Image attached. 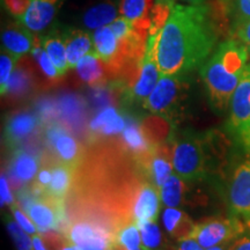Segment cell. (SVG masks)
<instances>
[{"label": "cell", "instance_id": "1", "mask_svg": "<svg viewBox=\"0 0 250 250\" xmlns=\"http://www.w3.org/2000/svg\"><path fill=\"white\" fill-rule=\"evenodd\" d=\"M217 39L208 5L174 4L156 45L160 73L188 74L202 66Z\"/></svg>", "mask_w": 250, "mask_h": 250}, {"label": "cell", "instance_id": "2", "mask_svg": "<svg viewBox=\"0 0 250 250\" xmlns=\"http://www.w3.org/2000/svg\"><path fill=\"white\" fill-rule=\"evenodd\" d=\"M173 167L186 183H199L226 173L232 158V139L217 130L171 134Z\"/></svg>", "mask_w": 250, "mask_h": 250}, {"label": "cell", "instance_id": "3", "mask_svg": "<svg viewBox=\"0 0 250 250\" xmlns=\"http://www.w3.org/2000/svg\"><path fill=\"white\" fill-rule=\"evenodd\" d=\"M248 46L236 39L220 43L201 67V77L214 111L224 112L247 68Z\"/></svg>", "mask_w": 250, "mask_h": 250}, {"label": "cell", "instance_id": "4", "mask_svg": "<svg viewBox=\"0 0 250 250\" xmlns=\"http://www.w3.org/2000/svg\"><path fill=\"white\" fill-rule=\"evenodd\" d=\"M189 88L190 81L187 74H161L155 88L143 105L151 114L171 123V121L181 118Z\"/></svg>", "mask_w": 250, "mask_h": 250}, {"label": "cell", "instance_id": "5", "mask_svg": "<svg viewBox=\"0 0 250 250\" xmlns=\"http://www.w3.org/2000/svg\"><path fill=\"white\" fill-rule=\"evenodd\" d=\"M226 133L237 152L250 153V65L243 74L229 103Z\"/></svg>", "mask_w": 250, "mask_h": 250}, {"label": "cell", "instance_id": "6", "mask_svg": "<svg viewBox=\"0 0 250 250\" xmlns=\"http://www.w3.org/2000/svg\"><path fill=\"white\" fill-rule=\"evenodd\" d=\"M227 169H229L226 170L228 210L230 215L250 224V153L237 152Z\"/></svg>", "mask_w": 250, "mask_h": 250}, {"label": "cell", "instance_id": "7", "mask_svg": "<svg viewBox=\"0 0 250 250\" xmlns=\"http://www.w3.org/2000/svg\"><path fill=\"white\" fill-rule=\"evenodd\" d=\"M245 232L246 226L241 219L230 215L227 218H208L195 224L190 236H192L203 249H208L224 243H230Z\"/></svg>", "mask_w": 250, "mask_h": 250}, {"label": "cell", "instance_id": "8", "mask_svg": "<svg viewBox=\"0 0 250 250\" xmlns=\"http://www.w3.org/2000/svg\"><path fill=\"white\" fill-rule=\"evenodd\" d=\"M160 33L156 35H148L146 51L140 62L137 76L126 89L125 98L130 103H143L151 95L153 89L160 79L161 73L159 70L158 58H156V45Z\"/></svg>", "mask_w": 250, "mask_h": 250}, {"label": "cell", "instance_id": "9", "mask_svg": "<svg viewBox=\"0 0 250 250\" xmlns=\"http://www.w3.org/2000/svg\"><path fill=\"white\" fill-rule=\"evenodd\" d=\"M24 212L35 224L39 233L57 230L62 234L68 224L64 199L36 196Z\"/></svg>", "mask_w": 250, "mask_h": 250}, {"label": "cell", "instance_id": "10", "mask_svg": "<svg viewBox=\"0 0 250 250\" xmlns=\"http://www.w3.org/2000/svg\"><path fill=\"white\" fill-rule=\"evenodd\" d=\"M44 142L54 161L64 162L74 168L79 167L83 159L81 146L64 125L50 122L44 130Z\"/></svg>", "mask_w": 250, "mask_h": 250}, {"label": "cell", "instance_id": "11", "mask_svg": "<svg viewBox=\"0 0 250 250\" xmlns=\"http://www.w3.org/2000/svg\"><path fill=\"white\" fill-rule=\"evenodd\" d=\"M160 199L158 188L149 181L146 180L133 184L132 189L130 190L129 205L137 225L145 221H155L158 219Z\"/></svg>", "mask_w": 250, "mask_h": 250}, {"label": "cell", "instance_id": "12", "mask_svg": "<svg viewBox=\"0 0 250 250\" xmlns=\"http://www.w3.org/2000/svg\"><path fill=\"white\" fill-rule=\"evenodd\" d=\"M125 127L122 132L123 149L132 155L137 164L145 160L155 148L156 144L147 131L145 122L131 115H124ZM161 144V143H160Z\"/></svg>", "mask_w": 250, "mask_h": 250}, {"label": "cell", "instance_id": "13", "mask_svg": "<svg viewBox=\"0 0 250 250\" xmlns=\"http://www.w3.org/2000/svg\"><path fill=\"white\" fill-rule=\"evenodd\" d=\"M41 120L30 111H19L7 118L4 127V139L11 149L20 148L23 143L33 138L39 130Z\"/></svg>", "mask_w": 250, "mask_h": 250}, {"label": "cell", "instance_id": "14", "mask_svg": "<svg viewBox=\"0 0 250 250\" xmlns=\"http://www.w3.org/2000/svg\"><path fill=\"white\" fill-rule=\"evenodd\" d=\"M93 43L96 54L107 67L108 73L121 76L123 73L120 55V43L110 26L99 28L93 33Z\"/></svg>", "mask_w": 250, "mask_h": 250}, {"label": "cell", "instance_id": "15", "mask_svg": "<svg viewBox=\"0 0 250 250\" xmlns=\"http://www.w3.org/2000/svg\"><path fill=\"white\" fill-rule=\"evenodd\" d=\"M139 169L152 184L160 189L168 177L173 174V156L169 147L165 144H159L145 160L138 164Z\"/></svg>", "mask_w": 250, "mask_h": 250}, {"label": "cell", "instance_id": "16", "mask_svg": "<svg viewBox=\"0 0 250 250\" xmlns=\"http://www.w3.org/2000/svg\"><path fill=\"white\" fill-rule=\"evenodd\" d=\"M40 155L23 148H17L13 151L8 175L11 177L12 186L19 189L22 184L35 180L40 168Z\"/></svg>", "mask_w": 250, "mask_h": 250}, {"label": "cell", "instance_id": "17", "mask_svg": "<svg viewBox=\"0 0 250 250\" xmlns=\"http://www.w3.org/2000/svg\"><path fill=\"white\" fill-rule=\"evenodd\" d=\"M59 0H31L30 5L18 21L31 33H42L56 17Z\"/></svg>", "mask_w": 250, "mask_h": 250}, {"label": "cell", "instance_id": "18", "mask_svg": "<svg viewBox=\"0 0 250 250\" xmlns=\"http://www.w3.org/2000/svg\"><path fill=\"white\" fill-rule=\"evenodd\" d=\"M35 42L36 37L34 36V33H31L19 21L17 23L9 24L1 33L2 49L17 56L18 58L31 52Z\"/></svg>", "mask_w": 250, "mask_h": 250}, {"label": "cell", "instance_id": "19", "mask_svg": "<svg viewBox=\"0 0 250 250\" xmlns=\"http://www.w3.org/2000/svg\"><path fill=\"white\" fill-rule=\"evenodd\" d=\"M51 166V180L42 196L52 197L57 199H65L70 192L77 168L59 161H49Z\"/></svg>", "mask_w": 250, "mask_h": 250}, {"label": "cell", "instance_id": "20", "mask_svg": "<svg viewBox=\"0 0 250 250\" xmlns=\"http://www.w3.org/2000/svg\"><path fill=\"white\" fill-rule=\"evenodd\" d=\"M62 37L66 46L68 66L70 68H76L80 59L92 51L94 45L93 36L83 30L67 29L62 33Z\"/></svg>", "mask_w": 250, "mask_h": 250}, {"label": "cell", "instance_id": "21", "mask_svg": "<svg viewBox=\"0 0 250 250\" xmlns=\"http://www.w3.org/2000/svg\"><path fill=\"white\" fill-rule=\"evenodd\" d=\"M125 117L115 107H105L93 118L89 124L90 132L95 136L110 137L123 132Z\"/></svg>", "mask_w": 250, "mask_h": 250}, {"label": "cell", "instance_id": "22", "mask_svg": "<svg viewBox=\"0 0 250 250\" xmlns=\"http://www.w3.org/2000/svg\"><path fill=\"white\" fill-rule=\"evenodd\" d=\"M76 70L80 80L88 86L101 85L108 73L104 62L101 61L95 50H92L85 57L80 59Z\"/></svg>", "mask_w": 250, "mask_h": 250}, {"label": "cell", "instance_id": "23", "mask_svg": "<svg viewBox=\"0 0 250 250\" xmlns=\"http://www.w3.org/2000/svg\"><path fill=\"white\" fill-rule=\"evenodd\" d=\"M34 87V74L26 61H21L15 66L13 73L9 78L5 95L12 96L13 99H22Z\"/></svg>", "mask_w": 250, "mask_h": 250}, {"label": "cell", "instance_id": "24", "mask_svg": "<svg viewBox=\"0 0 250 250\" xmlns=\"http://www.w3.org/2000/svg\"><path fill=\"white\" fill-rule=\"evenodd\" d=\"M162 221L166 230L176 240L190 236L195 227V224L192 223L189 215L175 208H165L162 213Z\"/></svg>", "mask_w": 250, "mask_h": 250}, {"label": "cell", "instance_id": "25", "mask_svg": "<svg viewBox=\"0 0 250 250\" xmlns=\"http://www.w3.org/2000/svg\"><path fill=\"white\" fill-rule=\"evenodd\" d=\"M118 8L114 2H101L90 7L83 15V23L90 30L109 26L117 19Z\"/></svg>", "mask_w": 250, "mask_h": 250}, {"label": "cell", "instance_id": "26", "mask_svg": "<svg viewBox=\"0 0 250 250\" xmlns=\"http://www.w3.org/2000/svg\"><path fill=\"white\" fill-rule=\"evenodd\" d=\"M41 40L43 48L45 49L46 54L49 55L54 65L57 68L61 76H65L70 66H68L66 46H65V41L62 34L51 33L49 35L43 36Z\"/></svg>", "mask_w": 250, "mask_h": 250}, {"label": "cell", "instance_id": "27", "mask_svg": "<svg viewBox=\"0 0 250 250\" xmlns=\"http://www.w3.org/2000/svg\"><path fill=\"white\" fill-rule=\"evenodd\" d=\"M155 0H121L120 13L132 22H151Z\"/></svg>", "mask_w": 250, "mask_h": 250}, {"label": "cell", "instance_id": "28", "mask_svg": "<svg viewBox=\"0 0 250 250\" xmlns=\"http://www.w3.org/2000/svg\"><path fill=\"white\" fill-rule=\"evenodd\" d=\"M186 184L176 174H171L160 188V198L164 205L167 208H177L182 205L184 192L187 190Z\"/></svg>", "mask_w": 250, "mask_h": 250}, {"label": "cell", "instance_id": "29", "mask_svg": "<svg viewBox=\"0 0 250 250\" xmlns=\"http://www.w3.org/2000/svg\"><path fill=\"white\" fill-rule=\"evenodd\" d=\"M140 229L134 220H130L117 228L114 242L125 250H136L142 247Z\"/></svg>", "mask_w": 250, "mask_h": 250}, {"label": "cell", "instance_id": "30", "mask_svg": "<svg viewBox=\"0 0 250 250\" xmlns=\"http://www.w3.org/2000/svg\"><path fill=\"white\" fill-rule=\"evenodd\" d=\"M83 105L80 101V98L72 94L62 96L58 103L59 115L68 123L74 125H79L78 122H80L83 118Z\"/></svg>", "mask_w": 250, "mask_h": 250}, {"label": "cell", "instance_id": "31", "mask_svg": "<svg viewBox=\"0 0 250 250\" xmlns=\"http://www.w3.org/2000/svg\"><path fill=\"white\" fill-rule=\"evenodd\" d=\"M138 227L142 234V250H162V233L155 221H145Z\"/></svg>", "mask_w": 250, "mask_h": 250}, {"label": "cell", "instance_id": "32", "mask_svg": "<svg viewBox=\"0 0 250 250\" xmlns=\"http://www.w3.org/2000/svg\"><path fill=\"white\" fill-rule=\"evenodd\" d=\"M30 54L33 56V58L35 59V62H37V65H39L41 72L44 74L46 79L54 81V80H58L59 78H62L58 70L54 65V62H52L51 59H50L49 55L46 54L45 49L43 48L40 39H36L35 45H34V48L31 50Z\"/></svg>", "mask_w": 250, "mask_h": 250}, {"label": "cell", "instance_id": "33", "mask_svg": "<svg viewBox=\"0 0 250 250\" xmlns=\"http://www.w3.org/2000/svg\"><path fill=\"white\" fill-rule=\"evenodd\" d=\"M19 61H20V58L2 49L1 56H0V92H1L2 96L5 95L8 80Z\"/></svg>", "mask_w": 250, "mask_h": 250}, {"label": "cell", "instance_id": "34", "mask_svg": "<svg viewBox=\"0 0 250 250\" xmlns=\"http://www.w3.org/2000/svg\"><path fill=\"white\" fill-rule=\"evenodd\" d=\"M7 232L13 240L17 250H31L33 240L28 236V233L14 220H7Z\"/></svg>", "mask_w": 250, "mask_h": 250}, {"label": "cell", "instance_id": "35", "mask_svg": "<svg viewBox=\"0 0 250 250\" xmlns=\"http://www.w3.org/2000/svg\"><path fill=\"white\" fill-rule=\"evenodd\" d=\"M233 30L250 20V0H234Z\"/></svg>", "mask_w": 250, "mask_h": 250}, {"label": "cell", "instance_id": "36", "mask_svg": "<svg viewBox=\"0 0 250 250\" xmlns=\"http://www.w3.org/2000/svg\"><path fill=\"white\" fill-rule=\"evenodd\" d=\"M11 208H12V212H13L15 221H17V223L20 225V226L22 227L28 234L35 235V234L39 232V230H37V227L35 226V224L33 223V220L28 217V214L26 213V212H24L23 210H20V208H19V206L15 204V203L11 206Z\"/></svg>", "mask_w": 250, "mask_h": 250}, {"label": "cell", "instance_id": "37", "mask_svg": "<svg viewBox=\"0 0 250 250\" xmlns=\"http://www.w3.org/2000/svg\"><path fill=\"white\" fill-rule=\"evenodd\" d=\"M30 1L31 0H2L8 13L17 19H20L26 13L30 5Z\"/></svg>", "mask_w": 250, "mask_h": 250}, {"label": "cell", "instance_id": "38", "mask_svg": "<svg viewBox=\"0 0 250 250\" xmlns=\"http://www.w3.org/2000/svg\"><path fill=\"white\" fill-rule=\"evenodd\" d=\"M0 191H1V206L8 204L12 206L14 204V197L11 192V188L8 186V180L4 173L1 174V180H0Z\"/></svg>", "mask_w": 250, "mask_h": 250}, {"label": "cell", "instance_id": "39", "mask_svg": "<svg viewBox=\"0 0 250 250\" xmlns=\"http://www.w3.org/2000/svg\"><path fill=\"white\" fill-rule=\"evenodd\" d=\"M228 250H250V229L230 242Z\"/></svg>", "mask_w": 250, "mask_h": 250}, {"label": "cell", "instance_id": "40", "mask_svg": "<svg viewBox=\"0 0 250 250\" xmlns=\"http://www.w3.org/2000/svg\"><path fill=\"white\" fill-rule=\"evenodd\" d=\"M234 36L237 41L242 42L243 44L250 48V20L243 23L242 26L233 30Z\"/></svg>", "mask_w": 250, "mask_h": 250}, {"label": "cell", "instance_id": "41", "mask_svg": "<svg viewBox=\"0 0 250 250\" xmlns=\"http://www.w3.org/2000/svg\"><path fill=\"white\" fill-rule=\"evenodd\" d=\"M177 250H204L192 236H187L179 240Z\"/></svg>", "mask_w": 250, "mask_h": 250}, {"label": "cell", "instance_id": "42", "mask_svg": "<svg viewBox=\"0 0 250 250\" xmlns=\"http://www.w3.org/2000/svg\"><path fill=\"white\" fill-rule=\"evenodd\" d=\"M33 246L35 250H49L45 247L44 242H43L42 237H41L40 235H37V234H35V235L33 236Z\"/></svg>", "mask_w": 250, "mask_h": 250}, {"label": "cell", "instance_id": "43", "mask_svg": "<svg viewBox=\"0 0 250 250\" xmlns=\"http://www.w3.org/2000/svg\"><path fill=\"white\" fill-rule=\"evenodd\" d=\"M229 245L230 243H224V245L215 246V247H212V248L204 249V250H228V248H229Z\"/></svg>", "mask_w": 250, "mask_h": 250}, {"label": "cell", "instance_id": "44", "mask_svg": "<svg viewBox=\"0 0 250 250\" xmlns=\"http://www.w3.org/2000/svg\"><path fill=\"white\" fill-rule=\"evenodd\" d=\"M182 1L187 2L189 5H204L206 0H182Z\"/></svg>", "mask_w": 250, "mask_h": 250}, {"label": "cell", "instance_id": "45", "mask_svg": "<svg viewBox=\"0 0 250 250\" xmlns=\"http://www.w3.org/2000/svg\"><path fill=\"white\" fill-rule=\"evenodd\" d=\"M175 1H176V0H155V2H161V4H167L170 6H174Z\"/></svg>", "mask_w": 250, "mask_h": 250}, {"label": "cell", "instance_id": "46", "mask_svg": "<svg viewBox=\"0 0 250 250\" xmlns=\"http://www.w3.org/2000/svg\"><path fill=\"white\" fill-rule=\"evenodd\" d=\"M111 250H125L124 248H122L121 246H118V245H116V243H112V247H111ZM136 250H142V248H139V249H136Z\"/></svg>", "mask_w": 250, "mask_h": 250}, {"label": "cell", "instance_id": "47", "mask_svg": "<svg viewBox=\"0 0 250 250\" xmlns=\"http://www.w3.org/2000/svg\"><path fill=\"white\" fill-rule=\"evenodd\" d=\"M249 49V54H250V48H248Z\"/></svg>", "mask_w": 250, "mask_h": 250}, {"label": "cell", "instance_id": "48", "mask_svg": "<svg viewBox=\"0 0 250 250\" xmlns=\"http://www.w3.org/2000/svg\"><path fill=\"white\" fill-rule=\"evenodd\" d=\"M249 65H250V64H249Z\"/></svg>", "mask_w": 250, "mask_h": 250}]
</instances>
